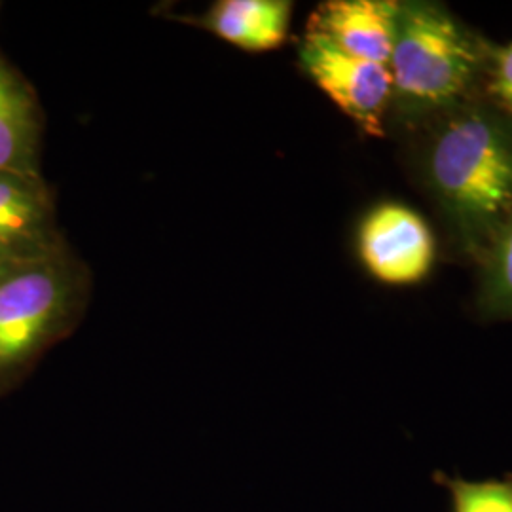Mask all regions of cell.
<instances>
[{
  "label": "cell",
  "mask_w": 512,
  "mask_h": 512,
  "mask_svg": "<svg viewBox=\"0 0 512 512\" xmlns=\"http://www.w3.org/2000/svg\"><path fill=\"white\" fill-rule=\"evenodd\" d=\"M414 165L450 239L467 258L486 251L512 215V116L471 99L418 128Z\"/></svg>",
  "instance_id": "obj_1"
},
{
  "label": "cell",
  "mask_w": 512,
  "mask_h": 512,
  "mask_svg": "<svg viewBox=\"0 0 512 512\" xmlns=\"http://www.w3.org/2000/svg\"><path fill=\"white\" fill-rule=\"evenodd\" d=\"M492 46L437 2H399L389 59L391 107L404 126L418 129L456 109L484 86Z\"/></svg>",
  "instance_id": "obj_2"
},
{
  "label": "cell",
  "mask_w": 512,
  "mask_h": 512,
  "mask_svg": "<svg viewBox=\"0 0 512 512\" xmlns=\"http://www.w3.org/2000/svg\"><path fill=\"white\" fill-rule=\"evenodd\" d=\"M71 304L73 279L57 253L0 260V385L54 340Z\"/></svg>",
  "instance_id": "obj_3"
},
{
  "label": "cell",
  "mask_w": 512,
  "mask_h": 512,
  "mask_svg": "<svg viewBox=\"0 0 512 512\" xmlns=\"http://www.w3.org/2000/svg\"><path fill=\"white\" fill-rule=\"evenodd\" d=\"M300 63L359 128L372 137L384 135L385 114L393 95L389 67L346 54L313 33H306L300 44Z\"/></svg>",
  "instance_id": "obj_4"
},
{
  "label": "cell",
  "mask_w": 512,
  "mask_h": 512,
  "mask_svg": "<svg viewBox=\"0 0 512 512\" xmlns=\"http://www.w3.org/2000/svg\"><path fill=\"white\" fill-rule=\"evenodd\" d=\"M357 251L368 274L385 285L420 283L435 262L429 224L403 203L372 207L359 224Z\"/></svg>",
  "instance_id": "obj_5"
},
{
  "label": "cell",
  "mask_w": 512,
  "mask_h": 512,
  "mask_svg": "<svg viewBox=\"0 0 512 512\" xmlns=\"http://www.w3.org/2000/svg\"><path fill=\"white\" fill-rule=\"evenodd\" d=\"M397 12L395 0H329L315 8L306 33L327 38L346 54L387 67Z\"/></svg>",
  "instance_id": "obj_6"
},
{
  "label": "cell",
  "mask_w": 512,
  "mask_h": 512,
  "mask_svg": "<svg viewBox=\"0 0 512 512\" xmlns=\"http://www.w3.org/2000/svg\"><path fill=\"white\" fill-rule=\"evenodd\" d=\"M52 253L54 207L42 179L0 171V260Z\"/></svg>",
  "instance_id": "obj_7"
},
{
  "label": "cell",
  "mask_w": 512,
  "mask_h": 512,
  "mask_svg": "<svg viewBox=\"0 0 512 512\" xmlns=\"http://www.w3.org/2000/svg\"><path fill=\"white\" fill-rule=\"evenodd\" d=\"M38 135L35 95L0 59V171L40 179Z\"/></svg>",
  "instance_id": "obj_8"
},
{
  "label": "cell",
  "mask_w": 512,
  "mask_h": 512,
  "mask_svg": "<svg viewBox=\"0 0 512 512\" xmlns=\"http://www.w3.org/2000/svg\"><path fill=\"white\" fill-rule=\"evenodd\" d=\"M293 4L287 0H220L205 25L217 37L247 52H268L283 44Z\"/></svg>",
  "instance_id": "obj_9"
},
{
  "label": "cell",
  "mask_w": 512,
  "mask_h": 512,
  "mask_svg": "<svg viewBox=\"0 0 512 512\" xmlns=\"http://www.w3.org/2000/svg\"><path fill=\"white\" fill-rule=\"evenodd\" d=\"M478 310L488 319H512V215L478 258Z\"/></svg>",
  "instance_id": "obj_10"
},
{
  "label": "cell",
  "mask_w": 512,
  "mask_h": 512,
  "mask_svg": "<svg viewBox=\"0 0 512 512\" xmlns=\"http://www.w3.org/2000/svg\"><path fill=\"white\" fill-rule=\"evenodd\" d=\"M433 478L448 492L452 512H512V475L475 482L437 471Z\"/></svg>",
  "instance_id": "obj_11"
},
{
  "label": "cell",
  "mask_w": 512,
  "mask_h": 512,
  "mask_svg": "<svg viewBox=\"0 0 512 512\" xmlns=\"http://www.w3.org/2000/svg\"><path fill=\"white\" fill-rule=\"evenodd\" d=\"M484 88L490 101L512 116V42L492 48Z\"/></svg>",
  "instance_id": "obj_12"
}]
</instances>
